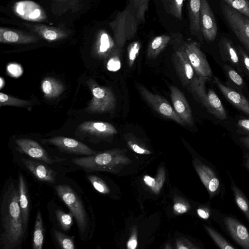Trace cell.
I'll use <instances>...</instances> for the list:
<instances>
[{"instance_id":"cell-18","label":"cell","mask_w":249,"mask_h":249,"mask_svg":"<svg viewBox=\"0 0 249 249\" xmlns=\"http://www.w3.org/2000/svg\"><path fill=\"white\" fill-rule=\"evenodd\" d=\"M214 81L224 97L234 106L249 115V101L238 92L226 86L217 77H214Z\"/></svg>"},{"instance_id":"cell-24","label":"cell","mask_w":249,"mask_h":249,"mask_svg":"<svg viewBox=\"0 0 249 249\" xmlns=\"http://www.w3.org/2000/svg\"><path fill=\"white\" fill-rule=\"evenodd\" d=\"M187 8L191 34L198 37L201 33L200 26L201 0H188Z\"/></svg>"},{"instance_id":"cell-6","label":"cell","mask_w":249,"mask_h":249,"mask_svg":"<svg viewBox=\"0 0 249 249\" xmlns=\"http://www.w3.org/2000/svg\"><path fill=\"white\" fill-rule=\"evenodd\" d=\"M219 5L225 20L242 44L249 41V18L222 0Z\"/></svg>"},{"instance_id":"cell-1","label":"cell","mask_w":249,"mask_h":249,"mask_svg":"<svg viewBox=\"0 0 249 249\" xmlns=\"http://www.w3.org/2000/svg\"><path fill=\"white\" fill-rule=\"evenodd\" d=\"M0 245L3 249H19L27 236L19 203L18 182L8 179L0 197Z\"/></svg>"},{"instance_id":"cell-40","label":"cell","mask_w":249,"mask_h":249,"mask_svg":"<svg viewBox=\"0 0 249 249\" xmlns=\"http://www.w3.org/2000/svg\"><path fill=\"white\" fill-rule=\"evenodd\" d=\"M237 50L243 66H244L249 72V56L246 53L243 48L240 46H238Z\"/></svg>"},{"instance_id":"cell-16","label":"cell","mask_w":249,"mask_h":249,"mask_svg":"<svg viewBox=\"0 0 249 249\" xmlns=\"http://www.w3.org/2000/svg\"><path fill=\"white\" fill-rule=\"evenodd\" d=\"M223 222L232 238L243 248L249 249V232L247 228L231 216H226Z\"/></svg>"},{"instance_id":"cell-41","label":"cell","mask_w":249,"mask_h":249,"mask_svg":"<svg viewBox=\"0 0 249 249\" xmlns=\"http://www.w3.org/2000/svg\"><path fill=\"white\" fill-rule=\"evenodd\" d=\"M238 125L244 131L249 133V119H240L238 122Z\"/></svg>"},{"instance_id":"cell-36","label":"cell","mask_w":249,"mask_h":249,"mask_svg":"<svg viewBox=\"0 0 249 249\" xmlns=\"http://www.w3.org/2000/svg\"><path fill=\"white\" fill-rule=\"evenodd\" d=\"M249 18V0H222Z\"/></svg>"},{"instance_id":"cell-37","label":"cell","mask_w":249,"mask_h":249,"mask_svg":"<svg viewBox=\"0 0 249 249\" xmlns=\"http://www.w3.org/2000/svg\"><path fill=\"white\" fill-rule=\"evenodd\" d=\"M107 57L108 59L107 63V69L111 71L119 70L121 68V61L118 50H114Z\"/></svg>"},{"instance_id":"cell-46","label":"cell","mask_w":249,"mask_h":249,"mask_svg":"<svg viewBox=\"0 0 249 249\" xmlns=\"http://www.w3.org/2000/svg\"><path fill=\"white\" fill-rule=\"evenodd\" d=\"M197 212L198 215L203 219H207L209 217L210 214L209 213L205 211L202 209H198Z\"/></svg>"},{"instance_id":"cell-5","label":"cell","mask_w":249,"mask_h":249,"mask_svg":"<svg viewBox=\"0 0 249 249\" xmlns=\"http://www.w3.org/2000/svg\"><path fill=\"white\" fill-rule=\"evenodd\" d=\"M87 84L92 97L87 110L94 113L111 112L116 106V100L112 91L108 88L98 85L93 80L89 79Z\"/></svg>"},{"instance_id":"cell-22","label":"cell","mask_w":249,"mask_h":249,"mask_svg":"<svg viewBox=\"0 0 249 249\" xmlns=\"http://www.w3.org/2000/svg\"><path fill=\"white\" fill-rule=\"evenodd\" d=\"M18 187L19 192V203L21 216L26 231L28 232L30 213V202L27 184L22 174L18 172Z\"/></svg>"},{"instance_id":"cell-33","label":"cell","mask_w":249,"mask_h":249,"mask_svg":"<svg viewBox=\"0 0 249 249\" xmlns=\"http://www.w3.org/2000/svg\"><path fill=\"white\" fill-rule=\"evenodd\" d=\"M31 104L28 100L14 97L10 95L0 93V106H13L17 107H25Z\"/></svg>"},{"instance_id":"cell-17","label":"cell","mask_w":249,"mask_h":249,"mask_svg":"<svg viewBox=\"0 0 249 249\" xmlns=\"http://www.w3.org/2000/svg\"><path fill=\"white\" fill-rule=\"evenodd\" d=\"M198 171L201 179L206 187L211 197L222 194L224 189L219 176L212 168L205 165H199Z\"/></svg>"},{"instance_id":"cell-19","label":"cell","mask_w":249,"mask_h":249,"mask_svg":"<svg viewBox=\"0 0 249 249\" xmlns=\"http://www.w3.org/2000/svg\"><path fill=\"white\" fill-rule=\"evenodd\" d=\"M218 47L223 60L230 63L235 67L239 72L243 73L242 63L237 49L231 40L225 37H221L218 43Z\"/></svg>"},{"instance_id":"cell-45","label":"cell","mask_w":249,"mask_h":249,"mask_svg":"<svg viewBox=\"0 0 249 249\" xmlns=\"http://www.w3.org/2000/svg\"><path fill=\"white\" fill-rule=\"evenodd\" d=\"M240 141L243 145L249 149V135L241 137Z\"/></svg>"},{"instance_id":"cell-50","label":"cell","mask_w":249,"mask_h":249,"mask_svg":"<svg viewBox=\"0 0 249 249\" xmlns=\"http://www.w3.org/2000/svg\"><path fill=\"white\" fill-rule=\"evenodd\" d=\"M179 249H187V248L185 247H179Z\"/></svg>"},{"instance_id":"cell-34","label":"cell","mask_w":249,"mask_h":249,"mask_svg":"<svg viewBox=\"0 0 249 249\" xmlns=\"http://www.w3.org/2000/svg\"><path fill=\"white\" fill-rule=\"evenodd\" d=\"M139 22L145 21V13L148 9L149 0H129Z\"/></svg>"},{"instance_id":"cell-12","label":"cell","mask_w":249,"mask_h":249,"mask_svg":"<svg viewBox=\"0 0 249 249\" xmlns=\"http://www.w3.org/2000/svg\"><path fill=\"white\" fill-rule=\"evenodd\" d=\"M13 10L17 16L28 21L41 22L47 18L43 9L38 4L31 0H20L16 2Z\"/></svg>"},{"instance_id":"cell-21","label":"cell","mask_w":249,"mask_h":249,"mask_svg":"<svg viewBox=\"0 0 249 249\" xmlns=\"http://www.w3.org/2000/svg\"><path fill=\"white\" fill-rule=\"evenodd\" d=\"M38 41V38L32 35L6 28H0V42L1 43L29 44Z\"/></svg>"},{"instance_id":"cell-39","label":"cell","mask_w":249,"mask_h":249,"mask_svg":"<svg viewBox=\"0 0 249 249\" xmlns=\"http://www.w3.org/2000/svg\"><path fill=\"white\" fill-rule=\"evenodd\" d=\"M224 68L228 76L233 83L239 86H242L243 85V80L237 71L228 65H225Z\"/></svg>"},{"instance_id":"cell-32","label":"cell","mask_w":249,"mask_h":249,"mask_svg":"<svg viewBox=\"0 0 249 249\" xmlns=\"http://www.w3.org/2000/svg\"><path fill=\"white\" fill-rule=\"evenodd\" d=\"M166 13L178 20H182L184 0H161Z\"/></svg>"},{"instance_id":"cell-29","label":"cell","mask_w":249,"mask_h":249,"mask_svg":"<svg viewBox=\"0 0 249 249\" xmlns=\"http://www.w3.org/2000/svg\"><path fill=\"white\" fill-rule=\"evenodd\" d=\"M44 237V227L42 216L40 210L36 215L34 232L32 247L34 249H42Z\"/></svg>"},{"instance_id":"cell-14","label":"cell","mask_w":249,"mask_h":249,"mask_svg":"<svg viewBox=\"0 0 249 249\" xmlns=\"http://www.w3.org/2000/svg\"><path fill=\"white\" fill-rule=\"evenodd\" d=\"M173 62L177 73L184 86H189L195 77V71L184 49L178 50L173 56Z\"/></svg>"},{"instance_id":"cell-42","label":"cell","mask_w":249,"mask_h":249,"mask_svg":"<svg viewBox=\"0 0 249 249\" xmlns=\"http://www.w3.org/2000/svg\"><path fill=\"white\" fill-rule=\"evenodd\" d=\"M130 145L131 146L132 149L137 153L138 154H150L151 152L147 150L144 149L140 147L137 144H132L129 142Z\"/></svg>"},{"instance_id":"cell-28","label":"cell","mask_w":249,"mask_h":249,"mask_svg":"<svg viewBox=\"0 0 249 249\" xmlns=\"http://www.w3.org/2000/svg\"><path fill=\"white\" fill-rule=\"evenodd\" d=\"M231 186L235 201L249 222V200L230 176Z\"/></svg>"},{"instance_id":"cell-27","label":"cell","mask_w":249,"mask_h":249,"mask_svg":"<svg viewBox=\"0 0 249 249\" xmlns=\"http://www.w3.org/2000/svg\"><path fill=\"white\" fill-rule=\"evenodd\" d=\"M170 39L169 36L162 35L153 38L149 43L147 50V57L156 58L166 47Z\"/></svg>"},{"instance_id":"cell-15","label":"cell","mask_w":249,"mask_h":249,"mask_svg":"<svg viewBox=\"0 0 249 249\" xmlns=\"http://www.w3.org/2000/svg\"><path fill=\"white\" fill-rule=\"evenodd\" d=\"M24 167L38 180L49 183L56 181L57 173L47 165L37 160L21 158Z\"/></svg>"},{"instance_id":"cell-23","label":"cell","mask_w":249,"mask_h":249,"mask_svg":"<svg viewBox=\"0 0 249 249\" xmlns=\"http://www.w3.org/2000/svg\"><path fill=\"white\" fill-rule=\"evenodd\" d=\"M116 47L114 39L105 31L98 33L93 48L94 53L100 58L107 57Z\"/></svg>"},{"instance_id":"cell-38","label":"cell","mask_w":249,"mask_h":249,"mask_svg":"<svg viewBox=\"0 0 249 249\" xmlns=\"http://www.w3.org/2000/svg\"><path fill=\"white\" fill-rule=\"evenodd\" d=\"M141 48V44L139 41H134L130 43L127 47L128 64L132 67L139 55Z\"/></svg>"},{"instance_id":"cell-35","label":"cell","mask_w":249,"mask_h":249,"mask_svg":"<svg viewBox=\"0 0 249 249\" xmlns=\"http://www.w3.org/2000/svg\"><path fill=\"white\" fill-rule=\"evenodd\" d=\"M206 230L211 238L219 248L222 249H236L214 229L210 227H206Z\"/></svg>"},{"instance_id":"cell-13","label":"cell","mask_w":249,"mask_h":249,"mask_svg":"<svg viewBox=\"0 0 249 249\" xmlns=\"http://www.w3.org/2000/svg\"><path fill=\"white\" fill-rule=\"evenodd\" d=\"M170 97L173 107L185 125L192 126L193 117L188 102L182 92L176 86H170Z\"/></svg>"},{"instance_id":"cell-48","label":"cell","mask_w":249,"mask_h":249,"mask_svg":"<svg viewBox=\"0 0 249 249\" xmlns=\"http://www.w3.org/2000/svg\"><path fill=\"white\" fill-rule=\"evenodd\" d=\"M137 245V241L134 239H131L127 243V247L130 249H134L136 248Z\"/></svg>"},{"instance_id":"cell-11","label":"cell","mask_w":249,"mask_h":249,"mask_svg":"<svg viewBox=\"0 0 249 249\" xmlns=\"http://www.w3.org/2000/svg\"><path fill=\"white\" fill-rule=\"evenodd\" d=\"M200 26L204 38L208 42L215 40L217 26L214 16L207 0H201Z\"/></svg>"},{"instance_id":"cell-3","label":"cell","mask_w":249,"mask_h":249,"mask_svg":"<svg viewBox=\"0 0 249 249\" xmlns=\"http://www.w3.org/2000/svg\"><path fill=\"white\" fill-rule=\"evenodd\" d=\"M130 5L123 11H119L114 18L109 22L115 46L118 49L123 48L127 41L132 39L136 35L139 22L132 6Z\"/></svg>"},{"instance_id":"cell-25","label":"cell","mask_w":249,"mask_h":249,"mask_svg":"<svg viewBox=\"0 0 249 249\" xmlns=\"http://www.w3.org/2000/svg\"><path fill=\"white\" fill-rule=\"evenodd\" d=\"M32 29L39 36L49 42L57 41L68 36L67 32L62 29L43 24L34 25Z\"/></svg>"},{"instance_id":"cell-43","label":"cell","mask_w":249,"mask_h":249,"mask_svg":"<svg viewBox=\"0 0 249 249\" xmlns=\"http://www.w3.org/2000/svg\"><path fill=\"white\" fill-rule=\"evenodd\" d=\"M174 208L176 211L179 213H184L187 211L186 207L180 203H176L174 205Z\"/></svg>"},{"instance_id":"cell-9","label":"cell","mask_w":249,"mask_h":249,"mask_svg":"<svg viewBox=\"0 0 249 249\" xmlns=\"http://www.w3.org/2000/svg\"><path fill=\"white\" fill-rule=\"evenodd\" d=\"M41 141L43 143L54 145L59 150L68 154L87 156L97 153L84 143L71 138L56 136Z\"/></svg>"},{"instance_id":"cell-26","label":"cell","mask_w":249,"mask_h":249,"mask_svg":"<svg viewBox=\"0 0 249 249\" xmlns=\"http://www.w3.org/2000/svg\"><path fill=\"white\" fill-rule=\"evenodd\" d=\"M42 91L46 99H52L59 96L64 91L63 85L57 79L46 77L41 84Z\"/></svg>"},{"instance_id":"cell-10","label":"cell","mask_w":249,"mask_h":249,"mask_svg":"<svg viewBox=\"0 0 249 249\" xmlns=\"http://www.w3.org/2000/svg\"><path fill=\"white\" fill-rule=\"evenodd\" d=\"M196 75L209 80L213 75L206 56L196 42L187 44L183 48Z\"/></svg>"},{"instance_id":"cell-20","label":"cell","mask_w":249,"mask_h":249,"mask_svg":"<svg viewBox=\"0 0 249 249\" xmlns=\"http://www.w3.org/2000/svg\"><path fill=\"white\" fill-rule=\"evenodd\" d=\"M80 131L90 136L106 137L117 133L116 128L111 124L99 121H85L78 126Z\"/></svg>"},{"instance_id":"cell-47","label":"cell","mask_w":249,"mask_h":249,"mask_svg":"<svg viewBox=\"0 0 249 249\" xmlns=\"http://www.w3.org/2000/svg\"><path fill=\"white\" fill-rule=\"evenodd\" d=\"M243 164L246 168L249 171V153H248L244 155Z\"/></svg>"},{"instance_id":"cell-4","label":"cell","mask_w":249,"mask_h":249,"mask_svg":"<svg viewBox=\"0 0 249 249\" xmlns=\"http://www.w3.org/2000/svg\"><path fill=\"white\" fill-rule=\"evenodd\" d=\"M207 79L195 76L190 89L193 95L211 114L220 120L227 118V114L223 104L215 91L211 89L208 91L205 88Z\"/></svg>"},{"instance_id":"cell-44","label":"cell","mask_w":249,"mask_h":249,"mask_svg":"<svg viewBox=\"0 0 249 249\" xmlns=\"http://www.w3.org/2000/svg\"><path fill=\"white\" fill-rule=\"evenodd\" d=\"M143 180L148 186L151 187L154 186L156 183L154 178L148 176H144Z\"/></svg>"},{"instance_id":"cell-8","label":"cell","mask_w":249,"mask_h":249,"mask_svg":"<svg viewBox=\"0 0 249 249\" xmlns=\"http://www.w3.org/2000/svg\"><path fill=\"white\" fill-rule=\"evenodd\" d=\"M16 149L33 159L46 164L61 162L65 159L53 157L36 141L29 139H18L16 140Z\"/></svg>"},{"instance_id":"cell-30","label":"cell","mask_w":249,"mask_h":249,"mask_svg":"<svg viewBox=\"0 0 249 249\" xmlns=\"http://www.w3.org/2000/svg\"><path fill=\"white\" fill-rule=\"evenodd\" d=\"M51 234L54 241L59 248L64 249H74V237L69 236L54 228L51 229Z\"/></svg>"},{"instance_id":"cell-7","label":"cell","mask_w":249,"mask_h":249,"mask_svg":"<svg viewBox=\"0 0 249 249\" xmlns=\"http://www.w3.org/2000/svg\"><path fill=\"white\" fill-rule=\"evenodd\" d=\"M138 89L143 99L157 113L181 125L185 126L174 107L166 99L158 94L152 93L142 85L138 86Z\"/></svg>"},{"instance_id":"cell-2","label":"cell","mask_w":249,"mask_h":249,"mask_svg":"<svg viewBox=\"0 0 249 249\" xmlns=\"http://www.w3.org/2000/svg\"><path fill=\"white\" fill-rule=\"evenodd\" d=\"M54 187L58 196L73 215L80 240L87 241L91 239L95 221L91 205L88 198L82 191L71 184L61 183Z\"/></svg>"},{"instance_id":"cell-49","label":"cell","mask_w":249,"mask_h":249,"mask_svg":"<svg viewBox=\"0 0 249 249\" xmlns=\"http://www.w3.org/2000/svg\"><path fill=\"white\" fill-rule=\"evenodd\" d=\"M245 48V49L249 52V41H247L242 44Z\"/></svg>"},{"instance_id":"cell-31","label":"cell","mask_w":249,"mask_h":249,"mask_svg":"<svg viewBox=\"0 0 249 249\" xmlns=\"http://www.w3.org/2000/svg\"><path fill=\"white\" fill-rule=\"evenodd\" d=\"M54 215L58 227L64 231H69L73 224L74 217L72 213L70 211L69 213H66L58 208L55 210Z\"/></svg>"}]
</instances>
